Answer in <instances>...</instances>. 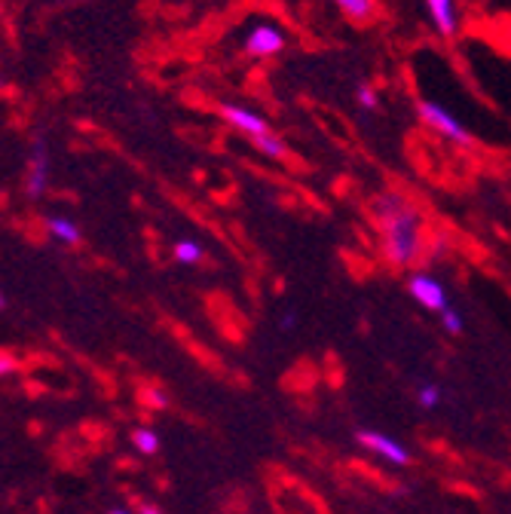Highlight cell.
Masks as SVG:
<instances>
[{
  "instance_id": "obj_19",
  "label": "cell",
  "mask_w": 511,
  "mask_h": 514,
  "mask_svg": "<svg viewBox=\"0 0 511 514\" xmlns=\"http://www.w3.org/2000/svg\"><path fill=\"white\" fill-rule=\"evenodd\" d=\"M111 514H129V511H123V508H114Z\"/></svg>"
},
{
  "instance_id": "obj_3",
  "label": "cell",
  "mask_w": 511,
  "mask_h": 514,
  "mask_svg": "<svg viewBox=\"0 0 511 514\" xmlns=\"http://www.w3.org/2000/svg\"><path fill=\"white\" fill-rule=\"evenodd\" d=\"M285 49V31L279 25H270V22H261L254 25L245 37V53L248 56H258V59H270V56H279Z\"/></svg>"
},
{
  "instance_id": "obj_1",
  "label": "cell",
  "mask_w": 511,
  "mask_h": 514,
  "mask_svg": "<svg viewBox=\"0 0 511 514\" xmlns=\"http://www.w3.org/2000/svg\"><path fill=\"white\" fill-rule=\"evenodd\" d=\"M377 218L383 227L389 261L407 267L420 251V218L398 196H383L377 202Z\"/></svg>"
},
{
  "instance_id": "obj_9",
  "label": "cell",
  "mask_w": 511,
  "mask_h": 514,
  "mask_svg": "<svg viewBox=\"0 0 511 514\" xmlns=\"http://www.w3.org/2000/svg\"><path fill=\"white\" fill-rule=\"evenodd\" d=\"M49 233H53L59 242H65V245H77L80 242V230H77V224L74 221H68V218H53L49 221Z\"/></svg>"
},
{
  "instance_id": "obj_6",
  "label": "cell",
  "mask_w": 511,
  "mask_h": 514,
  "mask_svg": "<svg viewBox=\"0 0 511 514\" xmlns=\"http://www.w3.org/2000/svg\"><path fill=\"white\" fill-rule=\"evenodd\" d=\"M46 184H49V157H46L43 141H34L31 160H28V175H25V190L37 199V196H43Z\"/></svg>"
},
{
  "instance_id": "obj_14",
  "label": "cell",
  "mask_w": 511,
  "mask_h": 514,
  "mask_svg": "<svg viewBox=\"0 0 511 514\" xmlns=\"http://www.w3.org/2000/svg\"><path fill=\"white\" fill-rule=\"evenodd\" d=\"M417 401H420V407H423V410H432V407H438V404H441V386H435V383H426V386H420V392H417Z\"/></svg>"
},
{
  "instance_id": "obj_17",
  "label": "cell",
  "mask_w": 511,
  "mask_h": 514,
  "mask_svg": "<svg viewBox=\"0 0 511 514\" xmlns=\"http://www.w3.org/2000/svg\"><path fill=\"white\" fill-rule=\"evenodd\" d=\"M291 325H294V316H291V313H288V316H285V322H282V331H288V328H291Z\"/></svg>"
},
{
  "instance_id": "obj_12",
  "label": "cell",
  "mask_w": 511,
  "mask_h": 514,
  "mask_svg": "<svg viewBox=\"0 0 511 514\" xmlns=\"http://www.w3.org/2000/svg\"><path fill=\"white\" fill-rule=\"evenodd\" d=\"M254 147H258L261 153H267V157H282V153H285V144H282V138H276L273 132H267V135H258V138H254Z\"/></svg>"
},
{
  "instance_id": "obj_18",
  "label": "cell",
  "mask_w": 511,
  "mask_h": 514,
  "mask_svg": "<svg viewBox=\"0 0 511 514\" xmlns=\"http://www.w3.org/2000/svg\"><path fill=\"white\" fill-rule=\"evenodd\" d=\"M141 514H160V511H157V508H150V505H144V511H141Z\"/></svg>"
},
{
  "instance_id": "obj_8",
  "label": "cell",
  "mask_w": 511,
  "mask_h": 514,
  "mask_svg": "<svg viewBox=\"0 0 511 514\" xmlns=\"http://www.w3.org/2000/svg\"><path fill=\"white\" fill-rule=\"evenodd\" d=\"M221 114L227 117V123H233L239 132L251 135V138H258V135H267L270 132V123L261 117V114H254L248 108H236V105H224Z\"/></svg>"
},
{
  "instance_id": "obj_5",
  "label": "cell",
  "mask_w": 511,
  "mask_h": 514,
  "mask_svg": "<svg viewBox=\"0 0 511 514\" xmlns=\"http://www.w3.org/2000/svg\"><path fill=\"white\" fill-rule=\"evenodd\" d=\"M359 444H365L368 450H374L377 456L392 462V466H407V462H411V453L401 447V441H395L383 432H359Z\"/></svg>"
},
{
  "instance_id": "obj_15",
  "label": "cell",
  "mask_w": 511,
  "mask_h": 514,
  "mask_svg": "<svg viewBox=\"0 0 511 514\" xmlns=\"http://www.w3.org/2000/svg\"><path fill=\"white\" fill-rule=\"evenodd\" d=\"M441 325L450 331V334H463V328H466V322H463V316H459L453 306H447V310L441 313Z\"/></svg>"
},
{
  "instance_id": "obj_4",
  "label": "cell",
  "mask_w": 511,
  "mask_h": 514,
  "mask_svg": "<svg viewBox=\"0 0 511 514\" xmlns=\"http://www.w3.org/2000/svg\"><path fill=\"white\" fill-rule=\"evenodd\" d=\"M407 288H411V297H414L420 306H426L429 313H444L447 306H450V300H447V288H444L435 276H429V273H417V276H411V282H407Z\"/></svg>"
},
{
  "instance_id": "obj_11",
  "label": "cell",
  "mask_w": 511,
  "mask_h": 514,
  "mask_svg": "<svg viewBox=\"0 0 511 514\" xmlns=\"http://www.w3.org/2000/svg\"><path fill=\"white\" fill-rule=\"evenodd\" d=\"M175 261H178V264H199V261H202V245H196V242H190V239L178 242V245H175Z\"/></svg>"
},
{
  "instance_id": "obj_2",
  "label": "cell",
  "mask_w": 511,
  "mask_h": 514,
  "mask_svg": "<svg viewBox=\"0 0 511 514\" xmlns=\"http://www.w3.org/2000/svg\"><path fill=\"white\" fill-rule=\"evenodd\" d=\"M417 111H420V120H423L429 129H435L441 138H447L450 144H459V147L472 144V135H469V129H466V123L459 120L456 114H450L444 105H438V101L423 98L420 105H417Z\"/></svg>"
},
{
  "instance_id": "obj_10",
  "label": "cell",
  "mask_w": 511,
  "mask_h": 514,
  "mask_svg": "<svg viewBox=\"0 0 511 514\" xmlns=\"http://www.w3.org/2000/svg\"><path fill=\"white\" fill-rule=\"evenodd\" d=\"M349 19H368L374 13V0H331Z\"/></svg>"
},
{
  "instance_id": "obj_13",
  "label": "cell",
  "mask_w": 511,
  "mask_h": 514,
  "mask_svg": "<svg viewBox=\"0 0 511 514\" xmlns=\"http://www.w3.org/2000/svg\"><path fill=\"white\" fill-rule=\"evenodd\" d=\"M132 441H135V447H138L141 453H147V456L160 450V438L153 435L150 429H138V432L132 435Z\"/></svg>"
},
{
  "instance_id": "obj_7",
  "label": "cell",
  "mask_w": 511,
  "mask_h": 514,
  "mask_svg": "<svg viewBox=\"0 0 511 514\" xmlns=\"http://www.w3.org/2000/svg\"><path fill=\"white\" fill-rule=\"evenodd\" d=\"M426 10H429V19L435 25V31L441 37H453L456 28H459V13H456V0H423Z\"/></svg>"
},
{
  "instance_id": "obj_16",
  "label": "cell",
  "mask_w": 511,
  "mask_h": 514,
  "mask_svg": "<svg viewBox=\"0 0 511 514\" xmlns=\"http://www.w3.org/2000/svg\"><path fill=\"white\" fill-rule=\"evenodd\" d=\"M355 98H359V105H362L365 111H377V105H380V98H377V92H374L371 86H359Z\"/></svg>"
}]
</instances>
